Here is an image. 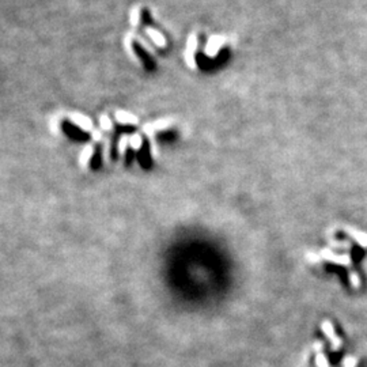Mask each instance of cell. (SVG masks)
Listing matches in <instances>:
<instances>
[{"label": "cell", "instance_id": "obj_1", "mask_svg": "<svg viewBox=\"0 0 367 367\" xmlns=\"http://www.w3.org/2000/svg\"><path fill=\"white\" fill-rule=\"evenodd\" d=\"M133 49H135V52H136V55L138 56H140V60L143 61V64L146 66V68L147 70H154L155 68V64H154V61L150 59V56L146 53V51L142 48V46H139L136 42L133 44Z\"/></svg>", "mask_w": 367, "mask_h": 367}, {"label": "cell", "instance_id": "obj_2", "mask_svg": "<svg viewBox=\"0 0 367 367\" xmlns=\"http://www.w3.org/2000/svg\"><path fill=\"white\" fill-rule=\"evenodd\" d=\"M99 166H101V147H97L92 159V167L94 170H97L99 169Z\"/></svg>", "mask_w": 367, "mask_h": 367}]
</instances>
